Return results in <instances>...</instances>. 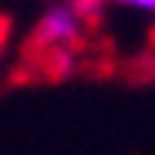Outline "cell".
<instances>
[{"label": "cell", "instance_id": "1", "mask_svg": "<svg viewBox=\"0 0 155 155\" xmlns=\"http://www.w3.org/2000/svg\"><path fill=\"white\" fill-rule=\"evenodd\" d=\"M88 31V20L81 17L71 0H58V4H47L41 10V17L31 27V44L44 54H54V51H74L81 44Z\"/></svg>", "mask_w": 155, "mask_h": 155}, {"label": "cell", "instance_id": "2", "mask_svg": "<svg viewBox=\"0 0 155 155\" xmlns=\"http://www.w3.org/2000/svg\"><path fill=\"white\" fill-rule=\"evenodd\" d=\"M71 4L81 10V17L88 20V24H94L101 14H105V7H108V0H71Z\"/></svg>", "mask_w": 155, "mask_h": 155}, {"label": "cell", "instance_id": "3", "mask_svg": "<svg viewBox=\"0 0 155 155\" xmlns=\"http://www.w3.org/2000/svg\"><path fill=\"white\" fill-rule=\"evenodd\" d=\"M111 4L121 7V10L142 14V17H155V0H111Z\"/></svg>", "mask_w": 155, "mask_h": 155}, {"label": "cell", "instance_id": "4", "mask_svg": "<svg viewBox=\"0 0 155 155\" xmlns=\"http://www.w3.org/2000/svg\"><path fill=\"white\" fill-rule=\"evenodd\" d=\"M4 51H7V24L0 20V61H4Z\"/></svg>", "mask_w": 155, "mask_h": 155}]
</instances>
